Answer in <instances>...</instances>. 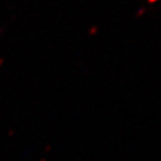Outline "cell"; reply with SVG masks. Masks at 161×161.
Masks as SVG:
<instances>
[{"label":"cell","mask_w":161,"mask_h":161,"mask_svg":"<svg viewBox=\"0 0 161 161\" xmlns=\"http://www.w3.org/2000/svg\"><path fill=\"white\" fill-rule=\"evenodd\" d=\"M150 3H154V1H157V0H149Z\"/></svg>","instance_id":"obj_1"}]
</instances>
